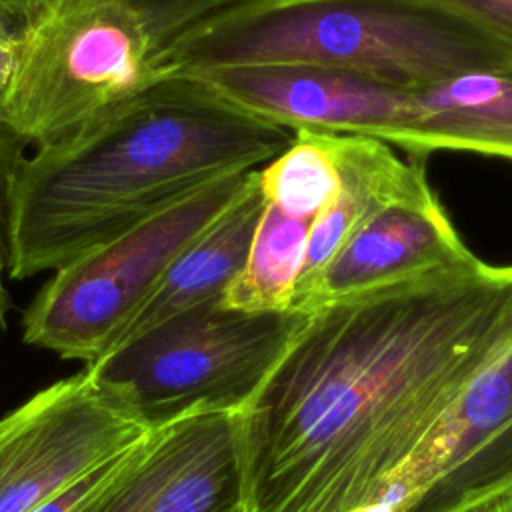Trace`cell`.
<instances>
[{"mask_svg":"<svg viewBox=\"0 0 512 512\" xmlns=\"http://www.w3.org/2000/svg\"><path fill=\"white\" fill-rule=\"evenodd\" d=\"M328 136L338 170V190L310 224L292 308L346 240L374 214L394 202L416 200L434 192L420 158L406 162L376 138L332 132Z\"/></svg>","mask_w":512,"mask_h":512,"instance_id":"12","label":"cell"},{"mask_svg":"<svg viewBox=\"0 0 512 512\" xmlns=\"http://www.w3.org/2000/svg\"><path fill=\"white\" fill-rule=\"evenodd\" d=\"M402 512H472L512 492V346L466 388L398 474Z\"/></svg>","mask_w":512,"mask_h":512,"instance_id":"10","label":"cell"},{"mask_svg":"<svg viewBox=\"0 0 512 512\" xmlns=\"http://www.w3.org/2000/svg\"><path fill=\"white\" fill-rule=\"evenodd\" d=\"M476 256L460 238L436 192L382 208L360 226L300 296L314 308Z\"/></svg>","mask_w":512,"mask_h":512,"instance_id":"11","label":"cell"},{"mask_svg":"<svg viewBox=\"0 0 512 512\" xmlns=\"http://www.w3.org/2000/svg\"><path fill=\"white\" fill-rule=\"evenodd\" d=\"M252 172L206 182L54 270L22 314V340L68 360L100 358L174 260L240 196Z\"/></svg>","mask_w":512,"mask_h":512,"instance_id":"6","label":"cell"},{"mask_svg":"<svg viewBox=\"0 0 512 512\" xmlns=\"http://www.w3.org/2000/svg\"><path fill=\"white\" fill-rule=\"evenodd\" d=\"M480 28L512 52V0H416Z\"/></svg>","mask_w":512,"mask_h":512,"instance_id":"19","label":"cell"},{"mask_svg":"<svg viewBox=\"0 0 512 512\" xmlns=\"http://www.w3.org/2000/svg\"><path fill=\"white\" fill-rule=\"evenodd\" d=\"M46 0H0V8L22 22L28 20Z\"/></svg>","mask_w":512,"mask_h":512,"instance_id":"22","label":"cell"},{"mask_svg":"<svg viewBox=\"0 0 512 512\" xmlns=\"http://www.w3.org/2000/svg\"><path fill=\"white\" fill-rule=\"evenodd\" d=\"M310 224L266 202L246 262L224 290L222 302L246 312L294 310Z\"/></svg>","mask_w":512,"mask_h":512,"instance_id":"15","label":"cell"},{"mask_svg":"<svg viewBox=\"0 0 512 512\" xmlns=\"http://www.w3.org/2000/svg\"><path fill=\"white\" fill-rule=\"evenodd\" d=\"M24 158V146L14 140L0 124V344L8 328L10 292L6 288L8 276V202L10 188L18 164Z\"/></svg>","mask_w":512,"mask_h":512,"instance_id":"18","label":"cell"},{"mask_svg":"<svg viewBox=\"0 0 512 512\" xmlns=\"http://www.w3.org/2000/svg\"><path fill=\"white\" fill-rule=\"evenodd\" d=\"M140 442V440H138ZM136 442V444H138ZM134 444V446H136ZM130 446L128 450L120 452L118 456L106 460L104 464L96 466L94 470H90L88 474H84L82 478H78L76 482H72L70 486H66L62 492H58L56 496H52L50 500L42 502L40 506H36L32 512H82L86 506H90L106 488L108 484L116 478V474L120 472V468L124 466L130 450L134 448Z\"/></svg>","mask_w":512,"mask_h":512,"instance_id":"20","label":"cell"},{"mask_svg":"<svg viewBox=\"0 0 512 512\" xmlns=\"http://www.w3.org/2000/svg\"><path fill=\"white\" fill-rule=\"evenodd\" d=\"M22 20L20 18H16V16H12V14H8V12H4L2 8H0V36H4V38H16L18 36V32H20V28H22Z\"/></svg>","mask_w":512,"mask_h":512,"instance_id":"23","label":"cell"},{"mask_svg":"<svg viewBox=\"0 0 512 512\" xmlns=\"http://www.w3.org/2000/svg\"><path fill=\"white\" fill-rule=\"evenodd\" d=\"M412 158L438 150L512 160V72H466L414 90Z\"/></svg>","mask_w":512,"mask_h":512,"instance_id":"14","label":"cell"},{"mask_svg":"<svg viewBox=\"0 0 512 512\" xmlns=\"http://www.w3.org/2000/svg\"><path fill=\"white\" fill-rule=\"evenodd\" d=\"M258 186L268 204L312 222L338 190L328 132L294 130L290 146L258 170Z\"/></svg>","mask_w":512,"mask_h":512,"instance_id":"16","label":"cell"},{"mask_svg":"<svg viewBox=\"0 0 512 512\" xmlns=\"http://www.w3.org/2000/svg\"><path fill=\"white\" fill-rule=\"evenodd\" d=\"M190 80L240 110L294 130L352 134L414 144V92L384 82L314 66H240L202 72Z\"/></svg>","mask_w":512,"mask_h":512,"instance_id":"8","label":"cell"},{"mask_svg":"<svg viewBox=\"0 0 512 512\" xmlns=\"http://www.w3.org/2000/svg\"><path fill=\"white\" fill-rule=\"evenodd\" d=\"M308 312H246L214 298L86 364L98 390L148 428L190 412H242Z\"/></svg>","mask_w":512,"mask_h":512,"instance_id":"5","label":"cell"},{"mask_svg":"<svg viewBox=\"0 0 512 512\" xmlns=\"http://www.w3.org/2000/svg\"><path fill=\"white\" fill-rule=\"evenodd\" d=\"M512 346V264L478 256L326 302L238 412L244 512H392L386 494Z\"/></svg>","mask_w":512,"mask_h":512,"instance_id":"1","label":"cell"},{"mask_svg":"<svg viewBox=\"0 0 512 512\" xmlns=\"http://www.w3.org/2000/svg\"><path fill=\"white\" fill-rule=\"evenodd\" d=\"M150 430L86 370L38 390L0 418V512H32Z\"/></svg>","mask_w":512,"mask_h":512,"instance_id":"7","label":"cell"},{"mask_svg":"<svg viewBox=\"0 0 512 512\" xmlns=\"http://www.w3.org/2000/svg\"><path fill=\"white\" fill-rule=\"evenodd\" d=\"M156 52L132 0H46L16 36L0 124L24 148L64 140L156 84Z\"/></svg>","mask_w":512,"mask_h":512,"instance_id":"4","label":"cell"},{"mask_svg":"<svg viewBox=\"0 0 512 512\" xmlns=\"http://www.w3.org/2000/svg\"><path fill=\"white\" fill-rule=\"evenodd\" d=\"M264 204L254 170L240 196L174 260L114 346L186 308L222 298L246 262Z\"/></svg>","mask_w":512,"mask_h":512,"instance_id":"13","label":"cell"},{"mask_svg":"<svg viewBox=\"0 0 512 512\" xmlns=\"http://www.w3.org/2000/svg\"><path fill=\"white\" fill-rule=\"evenodd\" d=\"M16 64V38L0 36V96L6 90Z\"/></svg>","mask_w":512,"mask_h":512,"instance_id":"21","label":"cell"},{"mask_svg":"<svg viewBox=\"0 0 512 512\" xmlns=\"http://www.w3.org/2000/svg\"><path fill=\"white\" fill-rule=\"evenodd\" d=\"M142 12L158 50L196 22L242 0H132Z\"/></svg>","mask_w":512,"mask_h":512,"instance_id":"17","label":"cell"},{"mask_svg":"<svg viewBox=\"0 0 512 512\" xmlns=\"http://www.w3.org/2000/svg\"><path fill=\"white\" fill-rule=\"evenodd\" d=\"M314 66L422 90L466 72H512L480 28L416 0H242L156 52V82L240 66Z\"/></svg>","mask_w":512,"mask_h":512,"instance_id":"3","label":"cell"},{"mask_svg":"<svg viewBox=\"0 0 512 512\" xmlns=\"http://www.w3.org/2000/svg\"><path fill=\"white\" fill-rule=\"evenodd\" d=\"M292 138L190 80H158L22 158L8 202V278L54 272L198 186L270 162Z\"/></svg>","mask_w":512,"mask_h":512,"instance_id":"2","label":"cell"},{"mask_svg":"<svg viewBox=\"0 0 512 512\" xmlns=\"http://www.w3.org/2000/svg\"><path fill=\"white\" fill-rule=\"evenodd\" d=\"M472 512H512V492L502 498H496L484 506H478Z\"/></svg>","mask_w":512,"mask_h":512,"instance_id":"24","label":"cell"},{"mask_svg":"<svg viewBox=\"0 0 512 512\" xmlns=\"http://www.w3.org/2000/svg\"><path fill=\"white\" fill-rule=\"evenodd\" d=\"M82 512H244L238 412L200 410L152 428Z\"/></svg>","mask_w":512,"mask_h":512,"instance_id":"9","label":"cell"}]
</instances>
